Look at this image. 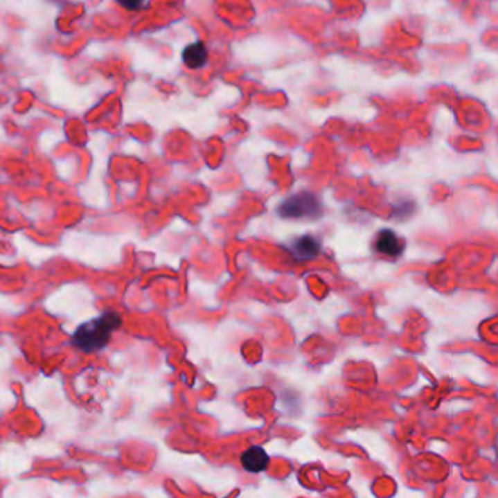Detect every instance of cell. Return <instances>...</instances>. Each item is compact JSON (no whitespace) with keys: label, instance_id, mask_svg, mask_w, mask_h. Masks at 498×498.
<instances>
[{"label":"cell","instance_id":"1","mask_svg":"<svg viewBox=\"0 0 498 498\" xmlns=\"http://www.w3.org/2000/svg\"><path fill=\"white\" fill-rule=\"evenodd\" d=\"M122 325V317L116 312L103 314L82 323L72 335V345L80 353L94 354L103 351L110 344L113 333Z\"/></svg>","mask_w":498,"mask_h":498},{"label":"cell","instance_id":"2","mask_svg":"<svg viewBox=\"0 0 498 498\" xmlns=\"http://www.w3.org/2000/svg\"><path fill=\"white\" fill-rule=\"evenodd\" d=\"M278 213L282 218H317L321 215V205L310 192H300L282 202Z\"/></svg>","mask_w":498,"mask_h":498},{"label":"cell","instance_id":"3","mask_svg":"<svg viewBox=\"0 0 498 498\" xmlns=\"http://www.w3.org/2000/svg\"><path fill=\"white\" fill-rule=\"evenodd\" d=\"M241 466L249 474H260L269 466L271 462V457H269L267 452L260 446H251L247 450L243 452L240 457Z\"/></svg>","mask_w":498,"mask_h":498},{"label":"cell","instance_id":"4","mask_svg":"<svg viewBox=\"0 0 498 498\" xmlns=\"http://www.w3.org/2000/svg\"><path fill=\"white\" fill-rule=\"evenodd\" d=\"M290 250L294 258L300 260L313 259L320 253V241L313 235H303L292 241Z\"/></svg>","mask_w":498,"mask_h":498},{"label":"cell","instance_id":"5","mask_svg":"<svg viewBox=\"0 0 498 498\" xmlns=\"http://www.w3.org/2000/svg\"><path fill=\"white\" fill-rule=\"evenodd\" d=\"M375 249L389 258H399L403 253L402 240L392 230H382L375 240Z\"/></svg>","mask_w":498,"mask_h":498},{"label":"cell","instance_id":"6","mask_svg":"<svg viewBox=\"0 0 498 498\" xmlns=\"http://www.w3.org/2000/svg\"><path fill=\"white\" fill-rule=\"evenodd\" d=\"M181 59L188 69H202L208 62V50L204 43H192L183 50Z\"/></svg>","mask_w":498,"mask_h":498},{"label":"cell","instance_id":"7","mask_svg":"<svg viewBox=\"0 0 498 498\" xmlns=\"http://www.w3.org/2000/svg\"><path fill=\"white\" fill-rule=\"evenodd\" d=\"M120 6H123L126 9H130V10H136L139 8H142V3L141 2H120Z\"/></svg>","mask_w":498,"mask_h":498}]
</instances>
